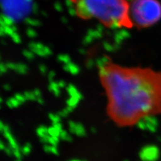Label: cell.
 Listing matches in <instances>:
<instances>
[{"mask_svg": "<svg viewBox=\"0 0 161 161\" xmlns=\"http://www.w3.org/2000/svg\"><path fill=\"white\" fill-rule=\"evenodd\" d=\"M117 123L132 126L144 118L161 115V71L150 67H122L109 60L100 68Z\"/></svg>", "mask_w": 161, "mask_h": 161, "instance_id": "1", "label": "cell"}, {"mask_svg": "<svg viewBox=\"0 0 161 161\" xmlns=\"http://www.w3.org/2000/svg\"><path fill=\"white\" fill-rule=\"evenodd\" d=\"M75 14L82 19H96L107 28H131L128 0H70Z\"/></svg>", "mask_w": 161, "mask_h": 161, "instance_id": "2", "label": "cell"}, {"mask_svg": "<svg viewBox=\"0 0 161 161\" xmlns=\"http://www.w3.org/2000/svg\"><path fill=\"white\" fill-rule=\"evenodd\" d=\"M130 13L134 26L150 27L161 18V3L158 0H132Z\"/></svg>", "mask_w": 161, "mask_h": 161, "instance_id": "3", "label": "cell"}, {"mask_svg": "<svg viewBox=\"0 0 161 161\" xmlns=\"http://www.w3.org/2000/svg\"><path fill=\"white\" fill-rule=\"evenodd\" d=\"M67 92L70 97H76L78 99H80L82 98V95L78 92L77 89L73 85H69L67 88Z\"/></svg>", "mask_w": 161, "mask_h": 161, "instance_id": "4", "label": "cell"}, {"mask_svg": "<svg viewBox=\"0 0 161 161\" xmlns=\"http://www.w3.org/2000/svg\"><path fill=\"white\" fill-rule=\"evenodd\" d=\"M64 69L66 71H68L73 75H77L79 72V68L78 66L71 63H67L65 65Z\"/></svg>", "mask_w": 161, "mask_h": 161, "instance_id": "5", "label": "cell"}, {"mask_svg": "<svg viewBox=\"0 0 161 161\" xmlns=\"http://www.w3.org/2000/svg\"><path fill=\"white\" fill-rule=\"evenodd\" d=\"M60 87L58 86V84L57 82L54 81H51L50 82V84L49 85V89L50 92H52L55 96H59L60 94Z\"/></svg>", "mask_w": 161, "mask_h": 161, "instance_id": "6", "label": "cell"}, {"mask_svg": "<svg viewBox=\"0 0 161 161\" xmlns=\"http://www.w3.org/2000/svg\"><path fill=\"white\" fill-rule=\"evenodd\" d=\"M75 134L79 136H84L86 134V131H85L84 126L81 124L77 123V125L75 131Z\"/></svg>", "mask_w": 161, "mask_h": 161, "instance_id": "7", "label": "cell"}, {"mask_svg": "<svg viewBox=\"0 0 161 161\" xmlns=\"http://www.w3.org/2000/svg\"><path fill=\"white\" fill-rule=\"evenodd\" d=\"M36 132H37L38 135L40 137V138L46 137V136H47L49 135L48 134V128L45 127V126H43V125H42V126H40L37 129Z\"/></svg>", "mask_w": 161, "mask_h": 161, "instance_id": "8", "label": "cell"}, {"mask_svg": "<svg viewBox=\"0 0 161 161\" xmlns=\"http://www.w3.org/2000/svg\"><path fill=\"white\" fill-rule=\"evenodd\" d=\"M21 104L19 101L16 98V97H12V98H9L7 101V105L10 108H18L19 105Z\"/></svg>", "mask_w": 161, "mask_h": 161, "instance_id": "9", "label": "cell"}, {"mask_svg": "<svg viewBox=\"0 0 161 161\" xmlns=\"http://www.w3.org/2000/svg\"><path fill=\"white\" fill-rule=\"evenodd\" d=\"M79 99H78L76 97H70L67 102V106H69L72 108H75L77 106V104L79 103Z\"/></svg>", "mask_w": 161, "mask_h": 161, "instance_id": "10", "label": "cell"}, {"mask_svg": "<svg viewBox=\"0 0 161 161\" xmlns=\"http://www.w3.org/2000/svg\"><path fill=\"white\" fill-rule=\"evenodd\" d=\"M59 137L61 138L64 141H68V142H70V141L72 140V137L71 136H70L67 131L65 130H62L61 132L60 133V136Z\"/></svg>", "mask_w": 161, "mask_h": 161, "instance_id": "11", "label": "cell"}, {"mask_svg": "<svg viewBox=\"0 0 161 161\" xmlns=\"http://www.w3.org/2000/svg\"><path fill=\"white\" fill-rule=\"evenodd\" d=\"M59 136H48V144L57 147L59 142Z\"/></svg>", "mask_w": 161, "mask_h": 161, "instance_id": "12", "label": "cell"}, {"mask_svg": "<svg viewBox=\"0 0 161 161\" xmlns=\"http://www.w3.org/2000/svg\"><path fill=\"white\" fill-rule=\"evenodd\" d=\"M15 70L19 74H26L28 71V68L24 64H17Z\"/></svg>", "mask_w": 161, "mask_h": 161, "instance_id": "13", "label": "cell"}, {"mask_svg": "<svg viewBox=\"0 0 161 161\" xmlns=\"http://www.w3.org/2000/svg\"><path fill=\"white\" fill-rule=\"evenodd\" d=\"M60 132L57 128H55L54 126L48 128V134L53 136H59Z\"/></svg>", "mask_w": 161, "mask_h": 161, "instance_id": "14", "label": "cell"}, {"mask_svg": "<svg viewBox=\"0 0 161 161\" xmlns=\"http://www.w3.org/2000/svg\"><path fill=\"white\" fill-rule=\"evenodd\" d=\"M24 96L26 100H36L37 97L34 92H26L24 93Z\"/></svg>", "mask_w": 161, "mask_h": 161, "instance_id": "15", "label": "cell"}, {"mask_svg": "<svg viewBox=\"0 0 161 161\" xmlns=\"http://www.w3.org/2000/svg\"><path fill=\"white\" fill-rule=\"evenodd\" d=\"M60 117L58 114H49V118L52 121L53 124L60 122Z\"/></svg>", "mask_w": 161, "mask_h": 161, "instance_id": "16", "label": "cell"}, {"mask_svg": "<svg viewBox=\"0 0 161 161\" xmlns=\"http://www.w3.org/2000/svg\"><path fill=\"white\" fill-rule=\"evenodd\" d=\"M31 149H32V146L30 144H26L24 147H22L21 150H22V154L25 155H28L30 154V152H31Z\"/></svg>", "mask_w": 161, "mask_h": 161, "instance_id": "17", "label": "cell"}, {"mask_svg": "<svg viewBox=\"0 0 161 161\" xmlns=\"http://www.w3.org/2000/svg\"><path fill=\"white\" fill-rule=\"evenodd\" d=\"M8 142L9 143V146L10 147L12 148L13 149H16V148H18L19 146L18 144L17 141L15 140V138L14 137H12L10 139L8 140Z\"/></svg>", "mask_w": 161, "mask_h": 161, "instance_id": "18", "label": "cell"}, {"mask_svg": "<svg viewBox=\"0 0 161 161\" xmlns=\"http://www.w3.org/2000/svg\"><path fill=\"white\" fill-rule=\"evenodd\" d=\"M22 150H19V148H16L14 149V153L13 154L14 155V157H16V158H18V160H19L20 158H22Z\"/></svg>", "mask_w": 161, "mask_h": 161, "instance_id": "19", "label": "cell"}, {"mask_svg": "<svg viewBox=\"0 0 161 161\" xmlns=\"http://www.w3.org/2000/svg\"><path fill=\"white\" fill-rule=\"evenodd\" d=\"M15 97H16L21 103L25 102V101L26 100V97L24 96V95H22L20 93H17L16 95H15Z\"/></svg>", "mask_w": 161, "mask_h": 161, "instance_id": "20", "label": "cell"}, {"mask_svg": "<svg viewBox=\"0 0 161 161\" xmlns=\"http://www.w3.org/2000/svg\"><path fill=\"white\" fill-rule=\"evenodd\" d=\"M77 123H75L73 121H70L69 123V130L73 134H75V128H76Z\"/></svg>", "mask_w": 161, "mask_h": 161, "instance_id": "21", "label": "cell"}, {"mask_svg": "<svg viewBox=\"0 0 161 161\" xmlns=\"http://www.w3.org/2000/svg\"><path fill=\"white\" fill-rule=\"evenodd\" d=\"M50 153H52L55 155L58 154V150L57 147H54V146L51 145V148H50Z\"/></svg>", "mask_w": 161, "mask_h": 161, "instance_id": "22", "label": "cell"}, {"mask_svg": "<svg viewBox=\"0 0 161 161\" xmlns=\"http://www.w3.org/2000/svg\"><path fill=\"white\" fill-rule=\"evenodd\" d=\"M4 151H5V153H6L8 155L11 156L12 154H13L14 149L9 147H8V148H5Z\"/></svg>", "mask_w": 161, "mask_h": 161, "instance_id": "23", "label": "cell"}, {"mask_svg": "<svg viewBox=\"0 0 161 161\" xmlns=\"http://www.w3.org/2000/svg\"><path fill=\"white\" fill-rule=\"evenodd\" d=\"M53 126H54L55 128H57L58 130H59L60 132H61V131L63 130V126H62V124H60V122L53 124Z\"/></svg>", "mask_w": 161, "mask_h": 161, "instance_id": "24", "label": "cell"}, {"mask_svg": "<svg viewBox=\"0 0 161 161\" xmlns=\"http://www.w3.org/2000/svg\"><path fill=\"white\" fill-rule=\"evenodd\" d=\"M7 66H5L3 64H0V74H3L7 71Z\"/></svg>", "mask_w": 161, "mask_h": 161, "instance_id": "25", "label": "cell"}, {"mask_svg": "<svg viewBox=\"0 0 161 161\" xmlns=\"http://www.w3.org/2000/svg\"><path fill=\"white\" fill-rule=\"evenodd\" d=\"M55 76H56V73L54 71H50L48 73V79H50V81H53V79L55 77Z\"/></svg>", "mask_w": 161, "mask_h": 161, "instance_id": "26", "label": "cell"}, {"mask_svg": "<svg viewBox=\"0 0 161 161\" xmlns=\"http://www.w3.org/2000/svg\"><path fill=\"white\" fill-rule=\"evenodd\" d=\"M60 60H61V61H63V63H67V64L69 63V60H70L69 58L68 57H67V56H61V57H60Z\"/></svg>", "mask_w": 161, "mask_h": 161, "instance_id": "27", "label": "cell"}, {"mask_svg": "<svg viewBox=\"0 0 161 161\" xmlns=\"http://www.w3.org/2000/svg\"><path fill=\"white\" fill-rule=\"evenodd\" d=\"M16 65L17 64H13V63H8L6 66L8 67V69H10L12 70H16Z\"/></svg>", "mask_w": 161, "mask_h": 161, "instance_id": "28", "label": "cell"}, {"mask_svg": "<svg viewBox=\"0 0 161 161\" xmlns=\"http://www.w3.org/2000/svg\"><path fill=\"white\" fill-rule=\"evenodd\" d=\"M40 70L42 74H44L47 72V68L46 66H44V65H41V66L40 67Z\"/></svg>", "mask_w": 161, "mask_h": 161, "instance_id": "29", "label": "cell"}, {"mask_svg": "<svg viewBox=\"0 0 161 161\" xmlns=\"http://www.w3.org/2000/svg\"><path fill=\"white\" fill-rule=\"evenodd\" d=\"M50 148H51V145L49 144L44 146V149L47 153H50Z\"/></svg>", "mask_w": 161, "mask_h": 161, "instance_id": "30", "label": "cell"}, {"mask_svg": "<svg viewBox=\"0 0 161 161\" xmlns=\"http://www.w3.org/2000/svg\"><path fill=\"white\" fill-rule=\"evenodd\" d=\"M34 94H35V95H36V97H37V98L42 96L41 92H40V91L39 89H35V90L34 91Z\"/></svg>", "mask_w": 161, "mask_h": 161, "instance_id": "31", "label": "cell"}, {"mask_svg": "<svg viewBox=\"0 0 161 161\" xmlns=\"http://www.w3.org/2000/svg\"><path fill=\"white\" fill-rule=\"evenodd\" d=\"M58 84L60 88H64L66 86V83H65V82L63 81V80H60L59 82H58Z\"/></svg>", "mask_w": 161, "mask_h": 161, "instance_id": "32", "label": "cell"}, {"mask_svg": "<svg viewBox=\"0 0 161 161\" xmlns=\"http://www.w3.org/2000/svg\"><path fill=\"white\" fill-rule=\"evenodd\" d=\"M37 102L40 103V104H43L44 103V99L42 98V97H38L37 99H36Z\"/></svg>", "mask_w": 161, "mask_h": 161, "instance_id": "33", "label": "cell"}, {"mask_svg": "<svg viewBox=\"0 0 161 161\" xmlns=\"http://www.w3.org/2000/svg\"><path fill=\"white\" fill-rule=\"evenodd\" d=\"M4 125H5L3 124V123L2 122V121H0V132H3Z\"/></svg>", "mask_w": 161, "mask_h": 161, "instance_id": "34", "label": "cell"}, {"mask_svg": "<svg viewBox=\"0 0 161 161\" xmlns=\"http://www.w3.org/2000/svg\"><path fill=\"white\" fill-rule=\"evenodd\" d=\"M5 148L6 147H5V145H4L3 142L0 140V150H4Z\"/></svg>", "mask_w": 161, "mask_h": 161, "instance_id": "35", "label": "cell"}, {"mask_svg": "<svg viewBox=\"0 0 161 161\" xmlns=\"http://www.w3.org/2000/svg\"><path fill=\"white\" fill-rule=\"evenodd\" d=\"M93 63L92 62V61H89L88 63H87V67H89V68H92L93 67Z\"/></svg>", "mask_w": 161, "mask_h": 161, "instance_id": "36", "label": "cell"}, {"mask_svg": "<svg viewBox=\"0 0 161 161\" xmlns=\"http://www.w3.org/2000/svg\"><path fill=\"white\" fill-rule=\"evenodd\" d=\"M3 88L6 89V91H9V90L11 89V86H10V85H5Z\"/></svg>", "mask_w": 161, "mask_h": 161, "instance_id": "37", "label": "cell"}, {"mask_svg": "<svg viewBox=\"0 0 161 161\" xmlns=\"http://www.w3.org/2000/svg\"><path fill=\"white\" fill-rule=\"evenodd\" d=\"M91 132L95 133V132H96V130H95V129L94 128H91Z\"/></svg>", "mask_w": 161, "mask_h": 161, "instance_id": "38", "label": "cell"}, {"mask_svg": "<svg viewBox=\"0 0 161 161\" xmlns=\"http://www.w3.org/2000/svg\"><path fill=\"white\" fill-rule=\"evenodd\" d=\"M2 98L0 97V106H1V103H2Z\"/></svg>", "mask_w": 161, "mask_h": 161, "instance_id": "39", "label": "cell"}, {"mask_svg": "<svg viewBox=\"0 0 161 161\" xmlns=\"http://www.w3.org/2000/svg\"><path fill=\"white\" fill-rule=\"evenodd\" d=\"M71 161H80V160H73Z\"/></svg>", "mask_w": 161, "mask_h": 161, "instance_id": "40", "label": "cell"}, {"mask_svg": "<svg viewBox=\"0 0 161 161\" xmlns=\"http://www.w3.org/2000/svg\"><path fill=\"white\" fill-rule=\"evenodd\" d=\"M83 161H87V160H83Z\"/></svg>", "mask_w": 161, "mask_h": 161, "instance_id": "41", "label": "cell"}, {"mask_svg": "<svg viewBox=\"0 0 161 161\" xmlns=\"http://www.w3.org/2000/svg\"><path fill=\"white\" fill-rule=\"evenodd\" d=\"M18 161H19V160H18Z\"/></svg>", "mask_w": 161, "mask_h": 161, "instance_id": "42", "label": "cell"}]
</instances>
